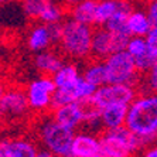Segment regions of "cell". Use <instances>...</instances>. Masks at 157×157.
I'll return each instance as SVG.
<instances>
[{
	"label": "cell",
	"mask_w": 157,
	"mask_h": 157,
	"mask_svg": "<svg viewBox=\"0 0 157 157\" xmlns=\"http://www.w3.org/2000/svg\"><path fill=\"white\" fill-rule=\"evenodd\" d=\"M153 24L144 9H133L128 16V33L130 37H147Z\"/></svg>",
	"instance_id": "cell-17"
},
{
	"label": "cell",
	"mask_w": 157,
	"mask_h": 157,
	"mask_svg": "<svg viewBox=\"0 0 157 157\" xmlns=\"http://www.w3.org/2000/svg\"><path fill=\"white\" fill-rule=\"evenodd\" d=\"M142 157H157V142H154L144 147V150H143V153H142Z\"/></svg>",
	"instance_id": "cell-28"
},
{
	"label": "cell",
	"mask_w": 157,
	"mask_h": 157,
	"mask_svg": "<svg viewBox=\"0 0 157 157\" xmlns=\"http://www.w3.org/2000/svg\"><path fill=\"white\" fill-rule=\"evenodd\" d=\"M106 79L110 84H135L139 86L142 75L137 71L135 58L126 50L117 51L103 59Z\"/></svg>",
	"instance_id": "cell-5"
},
{
	"label": "cell",
	"mask_w": 157,
	"mask_h": 157,
	"mask_svg": "<svg viewBox=\"0 0 157 157\" xmlns=\"http://www.w3.org/2000/svg\"><path fill=\"white\" fill-rule=\"evenodd\" d=\"M102 154L109 157H132L143 149L142 142L126 126L101 133Z\"/></svg>",
	"instance_id": "cell-4"
},
{
	"label": "cell",
	"mask_w": 157,
	"mask_h": 157,
	"mask_svg": "<svg viewBox=\"0 0 157 157\" xmlns=\"http://www.w3.org/2000/svg\"><path fill=\"white\" fill-rule=\"evenodd\" d=\"M57 89L52 77L40 75L26 86V95L31 113L45 115L52 109V98Z\"/></svg>",
	"instance_id": "cell-7"
},
{
	"label": "cell",
	"mask_w": 157,
	"mask_h": 157,
	"mask_svg": "<svg viewBox=\"0 0 157 157\" xmlns=\"http://www.w3.org/2000/svg\"><path fill=\"white\" fill-rule=\"evenodd\" d=\"M67 9L65 6L62 3H55L52 2L50 6H48L44 13L40 16L38 18V21L40 23H44V24H48V26H51V24H58V23H62L65 20L67 17Z\"/></svg>",
	"instance_id": "cell-21"
},
{
	"label": "cell",
	"mask_w": 157,
	"mask_h": 157,
	"mask_svg": "<svg viewBox=\"0 0 157 157\" xmlns=\"http://www.w3.org/2000/svg\"><path fill=\"white\" fill-rule=\"evenodd\" d=\"M126 51L135 59L143 57L149 52V43L146 37H129L126 44Z\"/></svg>",
	"instance_id": "cell-23"
},
{
	"label": "cell",
	"mask_w": 157,
	"mask_h": 157,
	"mask_svg": "<svg viewBox=\"0 0 157 157\" xmlns=\"http://www.w3.org/2000/svg\"><path fill=\"white\" fill-rule=\"evenodd\" d=\"M71 102H77L75 98H74V94L71 91V88H68V89H59V88H57L55 89L54 98H52V108L67 105V103H71Z\"/></svg>",
	"instance_id": "cell-25"
},
{
	"label": "cell",
	"mask_w": 157,
	"mask_h": 157,
	"mask_svg": "<svg viewBox=\"0 0 157 157\" xmlns=\"http://www.w3.org/2000/svg\"><path fill=\"white\" fill-rule=\"evenodd\" d=\"M96 6L98 2L94 0H79L77 3L67 9L68 17L79 21L82 24L95 27L96 26Z\"/></svg>",
	"instance_id": "cell-16"
},
{
	"label": "cell",
	"mask_w": 157,
	"mask_h": 157,
	"mask_svg": "<svg viewBox=\"0 0 157 157\" xmlns=\"http://www.w3.org/2000/svg\"><path fill=\"white\" fill-rule=\"evenodd\" d=\"M139 92V86L135 84H110V82H106L105 85L98 86L95 95L92 96V102L95 103L99 109H102L108 105H113V103L130 105L132 101L137 96Z\"/></svg>",
	"instance_id": "cell-8"
},
{
	"label": "cell",
	"mask_w": 157,
	"mask_h": 157,
	"mask_svg": "<svg viewBox=\"0 0 157 157\" xmlns=\"http://www.w3.org/2000/svg\"><path fill=\"white\" fill-rule=\"evenodd\" d=\"M21 13L30 20H38L44 10L54 2V0H18Z\"/></svg>",
	"instance_id": "cell-20"
},
{
	"label": "cell",
	"mask_w": 157,
	"mask_h": 157,
	"mask_svg": "<svg viewBox=\"0 0 157 157\" xmlns=\"http://www.w3.org/2000/svg\"><path fill=\"white\" fill-rule=\"evenodd\" d=\"M31 113L26 89L21 86H7L0 102V122L7 124L20 123Z\"/></svg>",
	"instance_id": "cell-6"
},
{
	"label": "cell",
	"mask_w": 157,
	"mask_h": 157,
	"mask_svg": "<svg viewBox=\"0 0 157 157\" xmlns=\"http://www.w3.org/2000/svg\"><path fill=\"white\" fill-rule=\"evenodd\" d=\"M101 137L89 132H79L74 136L71 157H101Z\"/></svg>",
	"instance_id": "cell-11"
},
{
	"label": "cell",
	"mask_w": 157,
	"mask_h": 157,
	"mask_svg": "<svg viewBox=\"0 0 157 157\" xmlns=\"http://www.w3.org/2000/svg\"><path fill=\"white\" fill-rule=\"evenodd\" d=\"M7 86H9V85H6L3 81L0 79V102H2V99H3L4 94H6V91H7Z\"/></svg>",
	"instance_id": "cell-30"
},
{
	"label": "cell",
	"mask_w": 157,
	"mask_h": 157,
	"mask_svg": "<svg viewBox=\"0 0 157 157\" xmlns=\"http://www.w3.org/2000/svg\"><path fill=\"white\" fill-rule=\"evenodd\" d=\"M81 75H82V72L75 62H65L52 75V81H54L55 86L59 89H68V88L74 86V84L79 79Z\"/></svg>",
	"instance_id": "cell-18"
},
{
	"label": "cell",
	"mask_w": 157,
	"mask_h": 157,
	"mask_svg": "<svg viewBox=\"0 0 157 157\" xmlns=\"http://www.w3.org/2000/svg\"><path fill=\"white\" fill-rule=\"evenodd\" d=\"M36 157H55V156L51 153V151H50V150L41 149V150H38V153L36 154Z\"/></svg>",
	"instance_id": "cell-29"
},
{
	"label": "cell",
	"mask_w": 157,
	"mask_h": 157,
	"mask_svg": "<svg viewBox=\"0 0 157 157\" xmlns=\"http://www.w3.org/2000/svg\"><path fill=\"white\" fill-rule=\"evenodd\" d=\"M140 91H151L157 94V62L144 75H142L139 82Z\"/></svg>",
	"instance_id": "cell-24"
},
{
	"label": "cell",
	"mask_w": 157,
	"mask_h": 157,
	"mask_svg": "<svg viewBox=\"0 0 157 157\" xmlns=\"http://www.w3.org/2000/svg\"><path fill=\"white\" fill-rule=\"evenodd\" d=\"M129 105L113 103L101 109V126L103 130H112L122 126H126Z\"/></svg>",
	"instance_id": "cell-14"
},
{
	"label": "cell",
	"mask_w": 157,
	"mask_h": 157,
	"mask_svg": "<svg viewBox=\"0 0 157 157\" xmlns=\"http://www.w3.org/2000/svg\"><path fill=\"white\" fill-rule=\"evenodd\" d=\"M37 137L44 149L50 150L55 157H71L75 130L62 126L52 119L50 113L40 115L36 124Z\"/></svg>",
	"instance_id": "cell-3"
},
{
	"label": "cell",
	"mask_w": 157,
	"mask_h": 157,
	"mask_svg": "<svg viewBox=\"0 0 157 157\" xmlns=\"http://www.w3.org/2000/svg\"><path fill=\"white\" fill-rule=\"evenodd\" d=\"M101 157H109V156H103V154H102V156H101Z\"/></svg>",
	"instance_id": "cell-34"
},
{
	"label": "cell",
	"mask_w": 157,
	"mask_h": 157,
	"mask_svg": "<svg viewBox=\"0 0 157 157\" xmlns=\"http://www.w3.org/2000/svg\"><path fill=\"white\" fill-rule=\"evenodd\" d=\"M82 77L89 81L91 84H94L95 86L105 85L108 82V79H106V70L103 59H96V58L88 59L84 70H82Z\"/></svg>",
	"instance_id": "cell-19"
},
{
	"label": "cell",
	"mask_w": 157,
	"mask_h": 157,
	"mask_svg": "<svg viewBox=\"0 0 157 157\" xmlns=\"http://www.w3.org/2000/svg\"><path fill=\"white\" fill-rule=\"evenodd\" d=\"M11 2H14V0H0V7L2 6H6V4L11 3Z\"/></svg>",
	"instance_id": "cell-31"
},
{
	"label": "cell",
	"mask_w": 157,
	"mask_h": 157,
	"mask_svg": "<svg viewBox=\"0 0 157 157\" xmlns=\"http://www.w3.org/2000/svg\"><path fill=\"white\" fill-rule=\"evenodd\" d=\"M50 115L54 121L72 130H77L81 124L85 123V112L81 102H71L52 108Z\"/></svg>",
	"instance_id": "cell-10"
},
{
	"label": "cell",
	"mask_w": 157,
	"mask_h": 157,
	"mask_svg": "<svg viewBox=\"0 0 157 157\" xmlns=\"http://www.w3.org/2000/svg\"><path fill=\"white\" fill-rule=\"evenodd\" d=\"M64 55L61 51L55 50H45V51L37 52L34 57V67L41 75H50L52 77L57 71L64 65Z\"/></svg>",
	"instance_id": "cell-15"
},
{
	"label": "cell",
	"mask_w": 157,
	"mask_h": 157,
	"mask_svg": "<svg viewBox=\"0 0 157 157\" xmlns=\"http://www.w3.org/2000/svg\"><path fill=\"white\" fill-rule=\"evenodd\" d=\"M37 143L27 137H11L0 140V157H36Z\"/></svg>",
	"instance_id": "cell-12"
},
{
	"label": "cell",
	"mask_w": 157,
	"mask_h": 157,
	"mask_svg": "<svg viewBox=\"0 0 157 157\" xmlns=\"http://www.w3.org/2000/svg\"><path fill=\"white\" fill-rule=\"evenodd\" d=\"M147 43H149V48L151 54L157 58V26H153V29L150 30V33L147 34Z\"/></svg>",
	"instance_id": "cell-27"
},
{
	"label": "cell",
	"mask_w": 157,
	"mask_h": 157,
	"mask_svg": "<svg viewBox=\"0 0 157 157\" xmlns=\"http://www.w3.org/2000/svg\"><path fill=\"white\" fill-rule=\"evenodd\" d=\"M126 128L142 142L143 149L157 142V94L140 91L128 109Z\"/></svg>",
	"instance_id": "cell-1"
},
{
	"label": "cell",
	"mask_w": 157,
	"mask_h": 157,
	"mask_svg": "<svg viewBox=\"0 0 157 157\" xmlns=\"http://www.w3.org/2000/svg\"><path fill=\"white\" fill-rule=\"evenodd\" d=\"M140 2H144V3H146V2H149V0H140Z\"/></svg>",
	"instance_id": "cell-32"
},
{
	"label": "cell",
	"mask_w": 157,
	"mask_h": 157,
	"mask_svg": "<svg viewBox=\"0 0 157 157\" xmlns=\"http://www.w3.org/2000/svg\"><path fill=\"white\" fill-rule=\"evenodd\" d=\"M94 2H103V0H94Z\"/></svg>",
	"instance_id": "cell-33"
},
{
	"label": "cell",
	"mask_w": 157,
	"mask_h": 157,
	"mask_svg": "<svg viewBox=\"0 0 157 157\" xmlns=\"http://www.w3.org/2000/svg\"><path fill=\"white\" fill-rule=\"evenodd\" d=\"M129 36L113 33L106 27H95L92 37V58L105 59L117 51L126 50Z\"/></svg>",
	"instance_id": "cell-9"
},
{
	"label": "cell",
	"mask_w": 157,
	"mask_h": 157,
	"mask_svg": "<svg viewBox=\"0 0 157 157\" xmlns=\"http://www.w3.org/2000/svg\"><path fill=\"white\" fill-rule=\"evenodd\" d=\"M98 86H95L94 84H91L88 79H85L82 75L79 77V79L74 84V86L71 88V91L74 94V98L77 102H84V101H88L91 99L92 96L95 95Z\"/></svg>",
	"instance_id": "cell-22"
},
{
	"label": "cell",
	"mask_w": 157,
	"mask_h": 157,
	"mask_svg": "<svg viewBox=\"0 0 157 157\" xmlns=\"http://www.w3.org/2000/svg\"><path fill=\"white\" fill-rule=\"evenodd\" d=\"M27 48L29 51L31 52H41L45 51V50H50L54 43V38H52L51 30L48 24H44L40 23L37 26H33L30 29L29 34H27Z\"/></svg>",
	"instance_id": "cell-13"
},
{
	"label": "cell",
	"mask_w": 157,
	"mask_h": 157,
	"mask_svg": "<svg viewBox=\"0 0 157 157\" xmlns=\"http://www.w3.org/2000/svg\"><path fill=\"white\" fill-rule=\"evenodd\" d=\"M144 10L153 26H157V0H149L144 3Z\"/></svg>",
	"instance_id": "cell-26"
},
{
	"label": "cell",
	"mask_w": 157,
	"mask_h": 157,
	"mask_svg": "<svg viewBox=\"0 0 157 157\" xmlns=\"http://www.w3.org/2000/svg\"><path fill=\"white\" fill-rule=\"evenodd\" d=\"M95 27L82 24L72 18L62 21V31L58 40L61 54L72 61H88L92 58V37Z\"/></svg>",
	"instance_id": "cell-2"
}]
</instances>
